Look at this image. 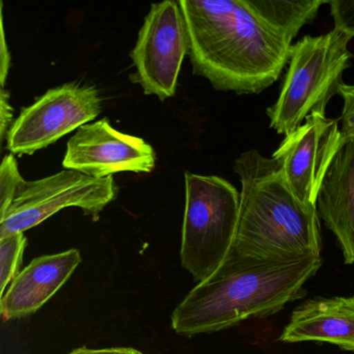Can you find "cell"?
<instances>
[{
    "label": "cell",
    "instance_id": "cell-17",
    "mask_svg": "<svg viewBox=\"0 0 354 354\" xmlns=\"http://www.w3.org/2000/svg\"><path fill=\"white\" fill-rule=\"evenodd\" d=\"M330 13L335 21V30L354 38V0H331L328 1Z\"/></svg>",
    "mask_w": 354,
    "mask_h": 354
},
{
    "label": "cell",
    "instance_id": "cell-4",
    "mask_svg": "<svg viewBox=\"0 0 354 354\" xmlns=\"http://www.w3.org/2000/svg\"><path fill=\"white\" fill-rule=\"evenodd\" d=\"M351 39L333 30L304 37L292 45L290 65L277 102L267 109L270 127L289 136L313 113L325 115L327 104L339 94L343 73L350 66Z\"/></svg>",
    "mask_w": 354,
    "mask_h": 354
},
{
    "label": "cell",
    "instance_id": "cell-1",
    "mask_svg": "<svg viewBox=\"0 0 354 354\" xmlns=\"http://www.w3.org/2000/svg\"><path fill=\"white\" fill-rule=\"evenodd\" d=\"M194 75L217 91L260 94L289 62L292 44L245 0H179Z\"/></svg>",
    "mask_w": 354,
    "mask_h": 354
},
{
    "label": "cell",
    "instance_id": "cell-2",
    "mask_svg": "<svg viewBox=\"0 0 354 354\" xmlns=\"http://www.w3.org/2000/svg\"><path fill=\"white\" fill-rule=\"evenodd\" d=\"M321 266V257L277 262L245 258L232 250L223 264L174 310L171 328L192 337L277 314L304 297V285Z\"/></svg>",
    "mask_w": 354,
    "mask_h": 354
},
{
    "label": "cell",
    "instance_id": "cell-11",
    "mask_svg": "<svg viewBox=\"0 0 354 354\" xmlns=\"http://www.w3.org/2000/svg\"><path fill=\"white\" fill-rule=\"evenodd\" d=\"M82 260L80 250L75 248L34 259L1 296L0 312L3 320L35 314L67 283Z\"/></svg>",
    "mask_w": 354,
    "mask_h": 354
},
{
    "label": "cell",
    "instance_id": "cell-14",
    "mask_svg": "<svg viewBox=\"0 0 354 354\" xmlns=\"http://www.w3.org/2000/svg\"><path fill=\"white\" fill-rule=\"evenodd\" d=\"M250 9L269 28L292 43L299 30L316 18L324 0H245Z\"/></svg>",
    "mask_w": 354,
    "mask_h": 354
},
{
    "label": "cell",
    "instance_id": "cell-9",
    "mask_svg": "<svg viewBox=\"0 0 354 354\" xmlns=\"http://www.w3.org/2000/svg\"><path fill=\"white\" fill-rule=\"evenodd\" d=\"M339 122L313 113L286 136L272 157L296 198L316 208L323 180L342 145Z\"/></svg>",
    "mask_w": 354,
    "mask_h": 354
},
{
    "label": "cell",
    "instance_id": "cell-7",
    "mask_svg": "<svg viewBox=\"0 0 354 354\" xmlns=\"http://www.w3.org/2000/svg\"><path fill=\"white\" fill-rule=\"evenodd\" d=\"M101 111L102 99L94 86L74 82L51 88L24 107L12 124L6 138L8 150L18 156L35 154L92 123Z\"/></svg>",
    "mask_w": 354,
    "mask_h": 354
},
{
    "label": "cell",
    "instance_id": "cell-10",
    "mask_svg": "<svg viewBox=\"0 0 354 354\" xmlns=\"http://www.w3.org/2000/svg\"><path fill=\"white\" fill-rule=\"evenodd\" d=\"M156 154L150 144L118 131L102 119L82 126L70 138L63 165L96 179L132 171L148 174L154 169Z\"/></svg>",
    "mask_w": 354,
    "mask_h": 354
},
{
    "label": "cell",
    "instance_id": "cell-5",
    "mask_svg": "<svg viewBox=\"0 0 354 354\" xmlns=\"http://www.w3.org/2000/svg\"><path fill=\"white\" fill-rule=\"evenodd\" d=\"M240 194L216 176L185 173L182 266L196 283L213 274L233 250Z\"/></svg>",
    "mask_w": 354,
    "mask_h": 354
},
{
    "label": "cell",
    "instance_id": "cell-18",
    "mask_svg": "<svg viewBox=\"0 0 354 354\" xmlns=\"http://www.w3.org/2000/svg\"><path fill=\"white\" fill-rule=\"evenodd\" d=\"M339 95L344 101L342 111L341 131L342 142L354 140V84H343L339 86Z\"/></svg>",
    "mask_w": 354,
    "mask_h": 354
},
{
    "label": "cell",
    "instance_id": "cell-12",
    "mask_svg": "<svg viewBox=\"0 0 354 354\" xmlns=\"http://www.w3.org/2000/svg\"><path fill=\"white\" fill-rule=\"evenodd\" d=\"M317 212L341 246L345 264L354 263V140L342 142L317 198Z\"/></svg>",
    "mask_w": 354,
    "mask_h": 354
},
{
    "label": "cell",
    "instance_id": "cell-8",
    "mask_svg": "<svg viewBox=\"0 0 354 354\" xmlns=\"http://www.w3.org/2000/svg\"><path fill=\"white\" fill-rule=\"evenodd\" d=\"M186 55L187 30L179 1L153 3L130 53L136 69L132 80L140 84L146 95L161 101L171 98Z\"/></svg>",
    "mask_w": 354,
    "mask_h": 354
},
{
    "label": "cell",
    "instance_id": "cell-20",
    "mask_svg": "<svg viewBox=\"0 0 354 354\" xmlns=\"http://www.w3.org/2000/svg\"><path fill=\"white\" fill-rule=\"evenodd\" d=\"M13 122V107L10 103V93L5 88L0 91V140L7 138L8 131Z\"/></svg>",
    "mask_w": 354,
    "mask_h": 354
},
{
    "label": "cell",
    "instance_id": "cell-15",
    "mask_svg": "<svg viewBox=\"0 0 354 354\" xmlns=\"http://www.w3.org/2000/svg\"><path fill=\"white\" fill-rule=\"evenodd\" d=\"M28 239L24 233L0 238V294L3 296L9 283L19 273Z\"/></svg>",
    "mask_w": 354,
    "mask_h": 354
},
{
    "label": "cell",
    "instance_id": "cell-13",
    "mask_svg": "<svg viewBox=\"0 0 354 354\" xmlns=\"http://www.w3.org/2000/svg\"><path fill=\"white\" fill-rule=\"evenodd\" d=\"M279 341L325 342L354 353V296L306 300L292 313Z\"/></svg>",
    "mask_w": 354,
    "mask_h": 354
},
{
    "label": "cell",
    "instance_id": "cell-3",
    "mask_svg": "<svg viewBox=\"0 0 354 354\" xmlns=\"http://www.w3.org/2000/svg\"><path fill=\"white\" fill-rule=\"evenodd\" d=\"M234 171L241 181L234 252L277 262L321 257L317 208L296 198L277 160L252 149L236 159Z\"/></svg>",
    "mask_w": 354,
    "mask_h": 354
},
{
    "label": "cell",
    "instance_id": "cell-16",
    "mask_svg": "<svg viewBox=\"0 0 354 354\" xmlns=\"http://www.w3.org/2000/svg\"><path fill=\"white\" fill-rule=\"evenodd\" d=\"M24 183L15 157L7 155L0 167V217L7 213Z\"/></svg>",
    "mask_w": 354,
    "mask_h": 354
},
{
    "label": "cell",
    "instance_id": "cell-6",
    "mask_svg": "<svg viewBox=\"0 0 354 354\" xmlns=\"http://www.w3.org/2000/svg\"><path fill=\"white\" fill-rule=\"evenodd\" d=\"M118 194L113 177L96 179L72 169L26 182L7 213L0 217V238L24 233L69 207L97 216Z\"/></svg>",
    "mask_w": 354,
    "mask_h": 354
},
{
    "label": "cell",
    "instance_id": "cell-21",
    "mask_svg": "<svg viewBox=\"0 0 354 354\" xmlns=\"http://www.w3.org/2000/svg\"><path fill=\"white\" fill-rule=\"evenodd\" d=\"M68 354H142L140 350L130 347H113L104 349H90V348L80 347L73 350Z\"/></svg>",
    "mask_w": 354,
    "mask_h": 354
},
{
    "label": "cell",
    "instance_id": "cell-19",
    "mask_svg": "<svg viewBox=\"0 0 354 354\" xmlns=\"http://www.w3.org/2000/svg\"><path fill=\"white\" fill-rule=\"evenodd\" d=\"M0 84L1 88H3L9 75L10 66H11V55H10L9 46H8L7 40H6L5 24H3V3H0Z\"/></svg>",
    "mask_w": 354,
    "mask_h": 354
}]
</instances>
